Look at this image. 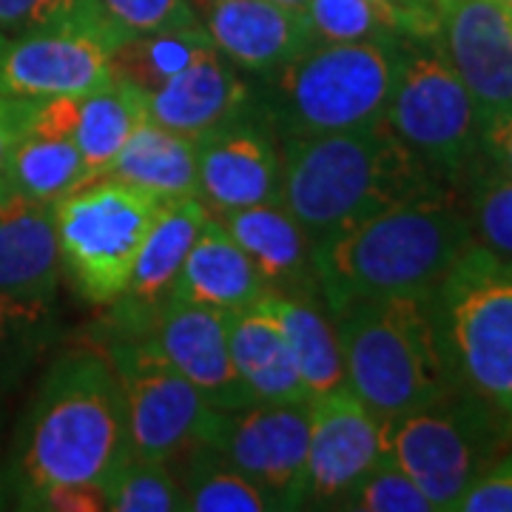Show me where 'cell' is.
Masks as SVG:
<instances>
[{"label": "cell", "mask_w": 512, "mask_h": 512, "mask_svg": "<svg viewBox=\"0 0 512 512\" xmlns=\"http://www.w3.org/2000/svg\"><path fill=\"white\" fill-rule=\"evenodd\" d=\"M384 123L439 183L461 185L481 157V114L441 49L404 40Z\"/></svg>", "instance_id": "cell-9"}, {"label": "cell", "mask_w": 512, "mask_h": 512, "mask_svg": "<svg viewBox=\"0 0 512 512\" xmlns=\"http://www.w3.org/2000/svg\"><path fill=\"white\" fill-rule=\"evenodd\" d=\"M217 52L242 72L271 77L319 40L305 9L276 0H191Z\"/></svg>", "instance_id": "cell-18"}, {"label": "cell", "mask_w": 512, "mask_h": 512, "mask_svg": "<svg viewBox=\"0 0 512 512\" xmlns=\"http://www.w3.org/2000/svg\"><path fill=\"white\" fill-rule=\"evenodd\" d=\"M248 103V83L239 77L237 66L214 46L157 92L148 94V120L191 140H202L205 134L245 114Z\"/></svg>", "instance_id": "cell-19"}, {"label": "cell", "mask_w": 512, "mask_h": 512, "mask_svg": "<svg viewBox=\"0 0 512 512\" xmlns=\"http://www.w3.org/2000/svg\"><path fill=\"white\" fill-rule=\"evenodd\" d=\"M123 328L103 353L123 396L128 456L168 464L188 447L208 444L222 410L205 402L143 328Z\"/></svg>", "instance_id": "cell-10"}, {"label": "cell", "mask_w": 512, "mask_h": 512, "mask_svg": "<svg viewBox=\"0 0 512 512\" xmlns=\"http://www.w3.org/2000/svg\"><path fill=\"white\" fill-rule=\"evenodd\" d=\"M311 402H254L222 410L205 447L251 478L274 510L305 501Z\"/></svg>", "instance_id": "cell-12"}, {"label": "cell", "mask_w": 512, "mask_h": 512, "mask_svg": "<svg viewBox=\"0 0 512 512\" xmlns=\"http://www.w3.org/2000/svg\"><path fill=\"white\" fill-rule=\"evenodd\" d=\"M467 217L473 242L504 262H512V177L493 165L484 151L464 177Z\"/></svg>", "instance_id": "cell-29"}, {"label": "cell", "mask_w": 512, "mask_h": 512, "mask_svg": "<svg viewBox=\"0 0 512 512\" xmlns=\"http://www.w3.org/2000/svg\"><path fill=\"white\" fill-rule=\"evenodd\" d=\"M0 40H3V37H0Z\"/></svg>", "instance_id": "cell-44"}, {"label": "cell", "mask_w": 512, "mask_h": 512, "mask_svg": "<svg viewBox=\"0 0 512 512\" xmlns=\"http://www.w3.org/2000/svg\"><path fill=\"white\" fill-rule=\"evenodd\" d=\"M234 367L256 402H311L291 342L282 325L259 302L225 316Z\"/></svg>", "instance_id": "cell-22"}, {"label": "cell", "mask_w": 512, "mask_h": 512, "mask_svg": "<svg viewBox=\"0 0 512 512\" xmlns=\"http://www.w3.org/2000/svg\"><path fill=\"white\" fill-rule=\"evenodd\" d=\"M55 202L12 194L0 202V302L20 319L43 325L60 285Z\"/></svg>", "instance_id": "cell-16"}, {"label": "cell", "mask_w": 512, "mask_h": 512, "mask_svg": "<svg viewBox=\"0 0 512 512\" xmlns=\"http://www.w3.org/2000/svg\"><path fill=\"white\" fill-rule=\"evenodd\" d=\"M12 194H15V191H12V188H9V183H6V180H3V174H0V202H3V200H9V197H12Z\"/></svg>", "instance_id": "cell-40"}, {"label": "cell", "mask_w": 512, "mask_h": 512, "mask_svg": "<svg viewBox=\"0 0 512 512\" xmlns=\"http://www.w3.org/2000/svg\"><path fill=\"white\" fill-rule=\"evenodd\" d=\"M510 441V421L464 387L387 424V458L419 484L433 510H456Z\"/></svg>", "instance_id": "cell-7"}, {"label": "cell", "mask_w": 512, "mask_h": 512, "mask_svg": "<svg viewBox=\"0 0 512 512\" xmlns=\"http://www.w3.org/2000/svg\"><path fill=\"white\" fill-rule=\"evenodd\" d=\"M305 15L319 40H390L404 37L402 20L376 0H308Z\"/></svg>", "instance_id": "cell-32"}, {"label": "cell", "mask_w": 512, "mask_h": 512, "mask_svg": "<svg viewBox=\"0 0 512 512\" xmlns=\"http://www.w3.org/2000/svg\"><path fill=\"white\" fill-rule=\"evenodd\" d=\"M80 0H0V37H15L60 20Z\"/></svg>", "instance_id": "cell-36"}, {"label": "cell", "mask_w": 512, "mask_h": 512, "mask_svg": "<svg viewBox=\"0 0 512 512\" xmlns=\"http://www.w3.org/2000/svg\"><path fill=\"white\" fill-rule=\"evenodd\" d=\"M35 106L37 100L0 94V174H3V168L9 163V154L20 143V137L32 126Z\"/></svg>", "instance_id": "cell-38"}, {"label": "cell", "mask_w": 512, "mask_h": 512, "mask_svg": "<svg viewBox=\"0 0 512 512\" xmlns=\"http://www.w3.org/2000/svg\"><path fill=\"white\" fill-rule=\"evenodd\" d=\"M481 151L507 177H512V111L490 114L481 123Z\"/></svg>", "instance_id": "cell-39"}, {"label": "cell", "mask_w": 512, "mask_h": 512, "mask_svg": "<svg viewBox=\"0 0 512 512\" xmlns=\"http://www.w3.org/2000/svg\"><path fill=\"white\" fill-rule=\"evenodd\" d=\"M507 3H510V6H512V0H507Z\"/></svg>", "instance_id": "cell-43"}, {"label": "cell", "mask_w": 512, "mask_h": 512, "mask_svg": "<svg viewBox=\"0 0 512 512\" xmlns=\"http://www.w3.org/2000/svg\"><path fill=\"white\" fill-rule=\"evenodd\" d=\"M456 510L461 512H512V453L501 456L493 467L464 493Z\"/></svg>", "instance_id": "cell-35"}, {"label": "cell", "mask_w": 512, "mask_h": 512, "mask_svg": "<svg viewBox=\"0 0 512 512\" xmlns=\"http://www.w3.org/2000/svg\"><path fill=\"white\" fill-rule=\"evenodd\" d=\"M131 35L100 0H80L49 26L0 40V94L83 97L111 77V55Z\"/></svg>", "instance_id": "cell-11"}, {"label": "cell", "mask_w": 512, "mask_h": 512, "mask_svg": "<svg viewBox=\"0 0 512 512\" xmlns=\"http://www.w3.org/2000/svg\"><path fill=\"white\" fill-rule=\"evenodd\" d=\"M103 490H106V507L114 512L185 510L183 484L163 461L128 456L111 473Z\"/></svg>", "instance_id": "cell-30"}, {"label": "cell", "mask_w": 512, "mask_h": 512, "mask_svg": "<svg viewBox=\"0 0 512 512\" xmlns=\"http://www.w3.org/2000/svg\"><path fill=\"white\" fill-rule=\"evenodd\" d=\"M353 396L384 424L458 390L441 345L433 296L356 299L333 311Z\"/></svg>", "instance_id": "cell-4"}, {"label": "cell", "mask_w": 512, "mask_h": 512, "mask_svg": "<svg viewBox=\"0 0 512 512\" xmlns=\"http://www.w3.org/2000/svg\"><path fill=\"white\" fill-rule=\"evenodd\" d=\"M37 325L20 319L0 302V393L18 376L20 365L26 359V350L32 345Z\"/></svg>", "instance_id": "cell-37"}, {"label": "cell", "mask_w": 512, "mask_h": 512, "mask_svg": "<svg viewBox=\"0 0 512 512\" xmlns=\"http://www.w3.org/2000/svg\"><path fill=\"white\" fill-rule=\"evenodd\" d=\"M103 177L146 188L165 200L200 197V146L191 137L146 120L128 137Z\"/></svg>", "instance_id": "cell-24"}, {"label": "cell", "mask_w": 512, "mask_h": 512, "mask_svg": "<svg viewBox=\"0 0 512 512\" xmlns=\"http://www.w3.org/2000/svg\"><path fill=\"white\" fill-rule=\"evenodd\" d=\"M211 49H214V40L202 23L183 26V29L128 35L111 55V74L151 94Z\"/></svg>", "instance_id": "cell-28"}, {"label": "cell", "mask_w": 512, "mask_h": 512, "mask_svg": "<svg viewBox=\"0 0 512 512\" xmlns=\"http://www.w3.org/2000/svg\"><path fill=\"white\" fill-rule=\"evenodd\" d=\"M276 3L291 6V9H305V6H308V0H276Z\"/></svg>", "instance_id": "cell-41"}, {"label": "cell", "mask_w": 512, "mask_h": 512, "mask_svg": "<svg viewBox=\"0 0 512 512\" xmlns=\"http://www.w3.org/2000/svg\"><path fill=\"white\" fill-rule=\"evenodd\" d=\"M441 52L484 117L512 111V6L507 0H439Z\"/></svg>", "instance_id": "cell-14"}, {"label": "cell", "mask_w": 512, "mask_h": 512, "mask_svg": "<svg viewBox=\"0 0 512 512\" xmlns=\"http://www.w3.org/2000/svg\"><path fill=\"white\" fill-rule=\"evenodd\" d=\"M165 197L97 177L55 202L60 265L92 305H117Z\"/></svg>", "instance_id": "cell-8"}, {"label": "cell", "mask_w": 512, "mask_h": 512, "mask_svg": "<svg viewBox=\"0 0 512 512\" xmlns=\"http://www.w3.org/2000/svg\"><path fill=\"white\" fill-rule=\"evenodd\" d=\"M376 3H382V6H387V9H393V3H390V0H376ZM393 12H396V9H393ZM396 15H399V12H396ZM399 20H402V15H399ZM402 29H404V20H402ZM407 40H410V37H407Z\"/></svg>", "instance_id": "cell-42"}, {"label": "cell", "mask_w": 512, "mask_h": 512, "mask_svg": "<svg viewBox=\"0 0 512 512\" xmlns=\"http://www.w3.org/2000/svg\"><path fill=\"white\" fill-rule=\"evenodd\" d=\"M458 387L512 424V262L473 242L433 293Z\"/></svg>", "instance_id": "cell-6"}, {"label": "cell", "mask_w": 512, "mask_h": 512, "mask_svg": "<svg viewBox=\"0 0 512 512\" xmlns=\"http://www.w3.org/2000/svg\"><path fill=\"white\" fill-rule=\"evenodd\" d=\"M3 180L9 188L37 202H57L80 185L92 183V171L74 143L72 131L29 126L20 137L9 163L3 168Z\"/></svg>", "instance_id": "cell-25"}, {"label": "cell", "mask_w": 512, "mask_h": 512, "mask_svg": "<svg viewBox=\"0 0 512 512\" xmlns=\"http://www.w3.org/2000/svg\"><path fill=\"white\" fill-rule=\"evenodd\" d=\"M148 120V94L123 77L77 97L74 143L89 165L92 177H103L126 146L128 137Z\"/></svg>", "instance_id": "cell-26"}, {"label": "cell", "mask_w": 512, "mask_h": 512, "mask_svg": "<svg viewBox=\"0 0 512 512\" xmlns=\"http://www.w3.org/2000/svg\"><path fill=\"white\" fill-rule=\"evenodd\" d=\"M470 245L467 202L456 185H436L316 245L313 276L330 311L356 299L433 296Z\"/></svg>", "instance_id": "cell-1"}, {"label": "cell", "mask_w": 512, "mask_h": 512, "mask_svg": "<svg viewBox=\"0 0 512 512\" xmlns=\"http://www.w3.org/2000/svg\"><path fill=\"white\" fill-rule=\"evenodd\" d=\"M268 291L271 285L259 274L251 256L239 248L234 237L222 228V222L211 214L185 256L183 271L168 299L234 313L256 305Z\"/></svg>", "instance_id": "cell-20"}, {"label": "cell", "mask_w": 512, "mask_h": 512, "mask_svg": "<svg viewBox=\"0 0 512 512\" xmlns=\"http://www.w3.org/2000/svg\"><path fill=\"white\" fill-rule=\"evenodd\" d=\"M225 311L165 299L148 319V336L165 359L183 373L217 410H237L256 399L245 387L228 350Z\"/></svg>", "instance_id": "cell-17"}, {"label": "cell", "mask_w": 512, "mask_h": 512, "mask_svg": "<svg viewBox=\"0 0 512 512\" xmlns=\"http://www.w3.org/2000/svg\"><path fill=\"white\" fill-rule=\"evenodd\" d=\"M211 450V447H208ZM200 458L185 481V510L191 512H265L274 510L271 498L231 467L220 453Z\"/></svg>", "instance_id": "cell-31"}, {"label": "cell", "mask_w": 512, "mask_h": 512, "mask_svg": "<svg viewBox=\"0 0 512 512\" xmlns=\"http://www.w3.org/2000/svg\"><path fill=\"white\" fill-rule=\"evenodd\" d=\"M208 217L211 208L200 197H174L163 202L143 242V251L134 262L126 293L117 299L123 305L126 319L140 322L168 299L177 276L183 271L185 256Z\"/></svg>", "instance_id": "cell-21"}, {"label": "cell", "mask_w": 512, "mask_h": 512, "mask_svg": "<svg viewBox=\"0 0 512 512\" xmlns=\"http://www.w3.org/2000/svg\"><path fill=\"white\" fill-rule=\"evenodd\" d=\"M259 305L274 313L276 322L285 330L311 402L348 387L345 359H342V348H339V336H336L333 322H328L311 302L293 299V296H285L279 291L265 293L259 299Z\"/></svg>", "instance_id": "cell-27"}, {"label": "cell", "mask_w": 512, "mask_h": 512, "mask_svg": "<svg viewBox=\"0 0 512 512\" xmlns=\"http://www.w3.org/2000/svg\"><path fill=\"white\" fill-rule=\"evenodd\" d=\"M387 458V424L350 387L311 402V444L305 501H345L362 478ZM339 507V504H336Z\"/></svg>", "instance_id": "cell-13"}, {"label": "cell", "mask_w": 512, "mask_h": 512, "mask_svg": "<svg viewBox=\"0 0 512 512\" xmlns=\"http://www.w3.org/2000/svg\"><path fill=\"white\" fill-rule=\"evenodd\" d=\"M100 3L131 35L183 29L200 23L191 0H100Z\"/></svg>", "instance_id": "cell-34"}, {"label": "cell", "mask_w": 512, "mask_h": 512, "mask_svg": "<svg viewBox=\"0 0 512 512\" xmlns=\"http://www.w3.org/2000/svg\"><path fill=\"white\" fill-rule=\"evenodd\" d=\"M126 458V410L106 353L60 356L37 387L15 447L23 507H37L57 487H103Z\"/></svg>", "instance_id": "cell-2"}, {"label": "cell", "mask_w": 512, "mask_h": 512, "mask_svg": "<svg viewBox=\"0 0 512 512\" xmlns=\"http://www.w3.org/2000/svg\"><path fill=\"white\" fill-rule=\"evenodd\" d=\"M200 146V200L211 214L282 202L285 151L271 126L248 114L197 140Z\"/></svg>", "instance_id": "cell-15"}, {"label": "cell", "mask_w": 512, "mask_h": 512, "mask_svg": "<svg viewBox=\"0 0 512 512\" xmlns=\"http://www.w3.org/2000/svg\"><path fill=\"white\" fill-rule=\"evenodd\" d=\"M339 507L359 512H433L419 484L390 458L373 467Z\"/></svg>", "instance_id": "cell-33"}, {"label": "cell", "mask_w": 512, "mask_h": 512, "mask_svg": "<svg viewBox=\"0 0 512 512\" xmlns=\"http://www.w3.org/2000/svg\"><path fill=\"white\" fill-rule=\"evenodd\" d=\"M404 40H316L268 77L265 123L282 143L379 123L396 86Z\"/></svg>", "instance_id": "cell-5"}, {"label": "cell", "mask_w": 512, "mask_h": 512, "mask_svg": "<svg viewBox=\"0 0 512 512\" xmlns=\"http://www.w3.org/2000/svg\"><path fill=\"white\" fill-rule=\"evenodd\" d=\"M282 205L322 245L384 208L439 183L384 123L282 143Z\"/></svg>", "instance_id": "cell-3"}, {"label": "cell", "mask_w": 512, "mask_h": 512, "mask_svg": "<svg viewBox=\"0 0 512 512\" xmlns=\"http://www.w3.org/2000/svg\"><path fill=\"white\" fill-rule=\"evenodd\" d=\"M214 217L239 248L251 256L271 291L282 285H302L305 279L316 282L311 239L282 202H262Z\"/></svg>", "instance_id": "cell-23"}]
</instances>
